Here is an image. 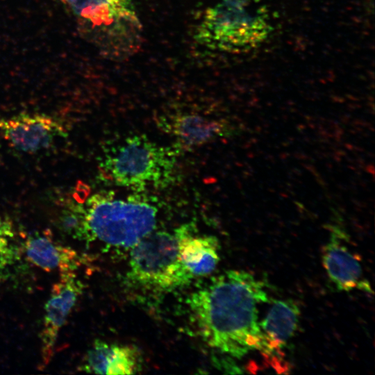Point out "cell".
I'll list each match as a JSON object with an SVG mask.
<instances>
[{"instance_id":"obj_1","label":"cell","mask_w":375,"mask_h":375,"mask_svg":"<svg viewBox=\"0 0 375 375\" xmlns=\"http://www.w3.org/2000/svg\"><path fill=\"white\" fill-rule=\"evenodd\" d=\"M267 301L264 284L242 270H228L214 277L188 300L203 340L237 358L250 351H261L263 336L257 306Z\"/></svg>"},{"instance_id":"obj_2","label":"cell","mask_w":375,"mask_h":375,"mask_svg":"<svg viewBox=\"0 0 375 375\" xmlns=\"http://www.w3.org/2000/svg\"><path fill=\"white\" fill-rule=\"evenodd\" d=\"M78 21L103 56L122 60L142 42V25L134 0H59Z\"/></svg>"},{"instance_id":"obj_3","label":"cell","mask_w":375,"mask_h":375,"mask_svg":"<svg viewBox=\"0 0 375 375\" xmlns=\"http://www.w3.org/2000/svg\"><path fill=\"white\" fill-rule=\"evenodd\" d=\"M272 31L259 0H221L206 9L194 38L209 49L238 53L258 47Z\"/></svg>"},{"instance_id":"obj_4","label":"cell","mask_w":375,"mask_h":375,"mask_svg":"<svg viewBox=\"0 0 375 375\" xmlns=\"http://www.w3.org/2000/svg\"><path fill=\"white\" fill-rule=\"evenodd\" d=\"M82 240H97L107 245L131 248L153 231L157 208L141 195L128 201L113 199L112 192L94 194L87 201Z\"/></svg>"},{"instance_id":"obj_5","label":"cell","mask_w":375,"mask_h":375,"mask_svg":"<svg viewBox=\"0 0 375 375\" xmlns=\"http://www.w3.org/2000/svg\"><path fill=\"white\" fill-rule=\"evenodd\" d=\"M176 151L146 135L128 136L105 153L101 167L114 184L140 192L147 186L169 185L175 179Z\"/></svg>"},{"instance_id":"obj_6","label":"cell","mask_w":375,"mask_h":375,"mask_svg":"<svg viewBox=\"0 0 375 375\" xmlns=\"http://www.w3.org/2000/svg\"><path fill=\"white\" fill-rule=\"evenodd\" d=\"M131 249L128 276L136 283L169 290L193 278L180 260L175 231H152Z\"/></svg>"},{"instance_id":"obj_7","label":"cell","mask_w":375,"mask_h":375,"mask_svg":"<svg viewBox=\"0 0 375 375\" xmlns=\"http://www.w3.org/2000/svg\"><path fill=\"white\" fill-rule=\"evenodd\" d=\"M330 236L322 252V264L330 281L340 291L359 290L372 294L361 258L351 247L347 235L335 228Z\"/></svg>"},{"instance_id":"obj_8","label":"cell","mask_w":375,"mask_h":375,"mask_svg":"<svg viewBox=\"0 0 375 375\" xmlns=\"http://www.w3.org/2000/svg\"><path fill=\"white\" fill-rule=\"evenodd\" d=\"M0 133L10 145L26 153L46 149L65 133L64 128L56 119L37 113H20L8 118L0 117Z\"/></svg>"},{"instance_id":"obj_9","label":"cell","mask_w":375,"mask_h":375,"mask_svg":"<svg viewBox=\"0 0 375 375\" xmlns=\"http://www.w3.org/2000/svg\"><path fill=\"white\" fill-rule=\"evenodd\" d=\"M83 288L75 272L60 274L59 281L53 285L44 306L40 334L41 355L44 365H47L53 357L58 333L76 305Z\"/></svg>"},{"instance_id":"obj_10","label":"cell","mask_w":375,"mask_h":375,"mask_svg":"<svg viewBox=\"0 0 375 375\" xmlns=\"http://www.w3.org/2000/svg\"><path fill=\"white\" fill-rule=\"evenodd\" d=\"M192 223L183 224L174 231L178 238L180 260L194 276L211 274L219 261V242L214 235H195Z\"/></svg>"},{"instance_id":"obj_11","label":"cell","mask_w":375,"mask_h":375,"mask_svg":"<svg viewBox=\"0 0 375 375\" xmlns=\"http://www.w3.org/2000/svg\"><path fill=\"white\" fill-rule=\"evenodd\" d=\"M22 249L31 263L47 272H75L80 264L75 250L60 244L47 233L28 236Z\"/></svg>"},{"instance_id":"obj_12","label":"cell","mask_w":375,"mask_h":375,"mask_svg":"<svg viewBox=\"0 0 375 375\" xmlns=\"http://www.w3.org/2000/svg\"><path fill=\"white\" fill-rule=\"evenodd\" d=\"M162 121L164 129L175 139L176 153L201 147L225 131L221 122L197 113L176 114Z\"/></svg>"},{"instance_id":"obj_13","label":"cell","mask_w":375,"mask_h":375,"mask_svg":"<svg viewBox=\"0 0 375 375\" xmlns=\"http://www.w3.org/2000/svg\"><path fill=\"white\" fill-rule=\"evenodd\" d=\"M299 315V308L293 300L274 301L259 324L263 336L260 352L267 356L281 353L296 332Z\"/></svg>"},{"instance_id":"obj_14","label":"cell","mask_w":375,"mask_h":375,"mask_svg":"<svg viewBox=\"0 0 375 375\" xmlns=\"http://www.w3.org/2000/svg\"><path fill=\"white\" fill-rule=\"evenodd\" d=\"M139 367L140 357L135 347L97 340L88 350L81 369L98 374H133Z\"/></svg>"},{"instance_id":"obj_15","label":"cell","mask_w":375,"mask_h":375,"mask_svg":"<svg viewBox=\"0 0 375 375\" xmlns=\"http://www.w3.org/2000/svg\"><path fill=\"white\" fill-rule=\"evenodd\" d=\"M22 251L12 221L0 215V283L10 277Z\"/></svg>"},{"instance_id":"obj_16","label":"cell","mask_w":375,"mask_h":375,"mask_svg":"<svg viewBox=\"0 0 375 375\" xmlns=\"http://www.w3.org/2000/svg\"><path fill=\"white\" fill-rule=\"evenodd\" d=\"M82 203L68 201L64 205L58 217L60 228L79 240H82L85 229V208Z\"/></svg>"}]
</instances>
